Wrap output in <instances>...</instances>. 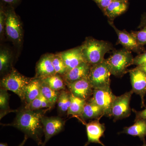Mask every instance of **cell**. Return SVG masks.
Instances as JSON below:
<instances>
[{"label": "cell", "instance_id": "cell-1", "mask_svg": "<svg viewBox=\"0 0 146 146\" xmlns=\"http://www.w3.org/2000/svg\"><path fill=\"white\" fill-rule=\"evenodd\" d=\"M43 117L42 112L25 108L18 112L14 122L10 125L20 129L28 138L35 141L38 145L42 146V137L44 134Z\"/></svg>", "mask_w": 146, "mask_h": 146}, {"label": "cell", "instance_id": "cell-2", "mask_svg": "<svg viewBox=\"0 0 146 146\" xmlns=\"http://www.w3.org/2000/svg\"><path fill=\"white\" fill-rule=\"evenodd\" d=\"M80 47L84 61L91 66L101 63L106 54L114 50L110 42L90 37L86 38Z\"/></svg>", "mask_w": 146, "mask_h": 146}, {"label": "cell", "instance_id": "cell-3", "mask_svg": "<svg viewBox=\"0 0 146 146\" xmlns=\"http://www.w3.org/2000/svg\"><path fill=\"white\" fill-rule=\"evenodd\" d=\"M133 58L131 52L125 48L113 50L112 55L106 59L111 74L122 77L128 72V67L133 65Z\"/></svg>", "mask_w": 146, "mask_h": 146}, {"label": "cell", "instance_id": "cell-4", "mask_svg": "<svg viewBox=\"0 0 146 146\" xmlns=\"http://www.w3.org/2000/svg\"><path fill=\"white\" fill-rule=\"evenodd\" d=\"M32 79L25 76L12 68L1 80V88L12 91L22 101L25 102L26 88Z\"/></svg>", "mask_w": 146, "mask_h": 146}, {"label": "cell", "instance_id": "cell-5", "mask_svg": "<svg viewBox=\"0 0 146 146\" xmlns=\"http://www.w3.org/2000/svg\"><path fill=\"white\" fill-rule=\"evenodd\" d=\"M110 69L106 59L101 63L91 66L88 79L93 89L110 87Z\"/></svg>", "mask_w": 146, "mask_h": 146}, {"label": "cell", "instance_id": "cell-6", "mask_svg": "<svg viewBox=\"0 0 146 146\" xmlns=\"http://www.w3.org/2000/svg\"><path fill=\"white\" fill-rule=\"evenodd\" d=\"M5 30L7 35L15 44L21 45L23 39V30L20 18L13 7L9 6L5 8Z\"/></svg>", "mask_w": 146, "mask_h": 146}, {"label": "cell", "instance_id": "cell-7", "mask_svg": "<svg viewBox=\"0 0 146 146\" xmlns=\"http://www.w3.org/2000/svg\"><path fill=\"white\" fill-rule=\"evenodd\" d=\"M133 93L131 90L119 96H116L112 103L110 111V117H113L114 121L130 116V102Z\"/></svg>", "mask_w": 146, "mask_h": 146}, {"label": "cell", "instance_id": "cell-8", "mask_svg": "<svg viewBox=\"0 0 146 146\" xmlns=\"http://www.w3.org/2000/svg\"><path fill=\"white\" fill-rule=\"evenodd\" d=\"M93 95V97L89 100L103 110L105 116L110 117L111 106L116 97L110 87L94 89Z\"/></svg>", "mask_w": 146, "mask_h": 146}, {"label": "cell", "instance_id": "cell-9", "mask_svg": "<svg viewBox=\"0 0 146 146\" xmlns=\"http://www.w3.org/2000/svg\"><path fill=\"white\" fill-rule=\"evenodd\" d=\"M109 25L114 29L118 36L117 44H120L123 48L131 52L140 54L146 51L143 46L138 43L134 36L131 33L128 32L125 30H119L115 26L113 22L108 21Z\"/></svg>", "mask_w": 146, "mask_h": 146}, {"label": "cell", "instance_id": "cell-10", "mask_svg": "<svg viewBox=\"0 0 146 146\" xmlns=\"http://www.w3.org/2000/svg\"><path fill=\"white\" fill-rule=\"evenodd\" d=\"M133 93L139 95L141 99V107H145V98L146 94V73L137 67L129 70Z\"/></svg>", "mask_w": 146, "mask_h": 146}, {"label": "cell", "instance_id": "cell-11", "mask_svg": "<svg viewBox=\"0 0 146 146\" xmlns=\"http://www.w3.org/2000/svg\"><path fill=\"white\" fill-rule=\"evenodd\" d=\"M42 123L45 140L42 146H45L53 136L61 132L65 126V121L58 117H44L42 118Z\"/></svg>", "mask_w": 146, "mask_h": 146}, {"label": "cell", "instance_id": "cell-12", "mask_svg": "<svg viewBox=\"0 0 146 146\" xmlns=\"http://www.w3.org/2000/svg\"><path fill=\"white\" fill-rule=\"evenodd\" d=\"M66 84L71 94L77 98L87 100L93 95L94 89L88 78L82 79Z\"/></svg>", "mask_w": 146, "mask_h": 146}, {"label": "cell", "instance_id": "cell-13", "mask_svg": "<svg viewBox=\"0 0 146 146\" xmlns=\"http://www.w3.org/2000/svg\"><path fill=\"white\" fill-rule=\"evenodd\" d=\"M86 129L88 141L84 146H88L91 143L106 146L100 141V138L104 135L106 130L104 124L101 123L98 120L96 119L86 124Z\"/></svg>", "mask_w": 146, "mask_h": 146}, {"label": "cell", "instance_id": "cell-14", "mask_svg": "<svg viewBox=\"0 0 146 146\" xmlns=\"http://www.w3.org/2000/svg\"><path fill=\"white\" fill-rule=\"evenodd\" d=\"M58 54L63 59L67 69V72L85 62L82 56L80 46L63 52Z\"/></svg>", "mask_w": 146, "mask_h": 146}, {"label": "cell", "instance_id": "cell-15", "mask_svg": "<svg viewBox=\"0 0 146 146\" xmlns=\"http://www.w3.org/2000/svg\"><path fill=\"white\" fill-rule=\"evenodd\" d=\"M52 54H47L42 56L36 66V78L44 79L56 74L52 62Z\"/></svg>", "mask_w": 146, "mask_h": 146}, {"label": "cell", "instance_id": "cell-16", "mask_svg": "<svg viewBox=\"0 0 146 146\" xmlns=\"http://www.w3.org/2000/svg\"><path fill=\"white\" fill-rule=\"evenodd\" d=\"M91 67V65L84 62L68 71L63 76L65 84L72 83L82 79L88 78Z\"/></svg>", "mask_w": 146, "mask_h": 146}, {"label": "cell", "instance_id": "cell-17", "mask_svg": "<svg viewBox=\"0 0 146 146\" xmlns=\"http://www.w3.org/2000/svg\"><path fill=\"white\" fill-rule=\"evenodd\" d=\"M128 7L127 2L113 0L103 12L108 18V21L113 22L117 17L125 13Z\"/></svg>", "mask_w": 146, "mask_h": 146}, {"label": "cell", "instance_id": "cell-18", "mask_svg": "<svg viewBox=\"0 0 146 146\" xmlns=\"http://www.w3.org/2000/svg\"><path fill=\"white\" fill-rule=\"evenodd\" d=\"M133 125L124 128L121 133L136 137L138 136L141 141L145 143L146 136V119H141L134 121Z\"/></svg>", "mask_w": 146, "mask_h": 146}, {"label": "cell", "instance_id": "cell-19", "mask_svg": "<svg viewBox=\"0 0 146 146\" xmlns=\"http://www.w3.org/2000/svg\"><path fill=\"white\" fill-rule=\"evenodd\" d=\"M103 116H105L103 110L89 99L86 102L80 117L84 120L91 119L99 120Z\"/></svg>", "mask_w": 146, "mask_h": 146}, {"label": "cell", "instance_id": "cell-20", "mask_svg": "<svg viewBox=\"0 0 146 146\" xmlns=\"http://www.w3.org/2000/svg\"><path fill=\"white\" fill-rule=\"evenodd\" d=\"M41 79L35 78H33L27 86L25 92V100L26 104L31 102L41 94Z\"/></svg>", "mask_w": 146, "mask_h": 146}, {"label": "cell", "instance_id": "cell-21", "mask_svg": "<svg viewBox=\"0 0 146 146\" xmlns=\"http://www.w3.org/2000/svg\"><path fill=\"white\" fill-rule=\"evenodd\" d=\"M71 104L67 112V115L74 116H80L82 114L86 100L77 98L71 94Z\"/></svg>", "mask_w": 146, "mask_h": 146}, {"label": "cell", "instance_id": "cell-22", "mask_svg": "<svg viewBox=\"0 0 146 146\" xmlns=\"http://www.w3.org/2000/svg\"><path fill=\"white\" fill-rule=\"evenodd\" d=\"M41 94L53 106L57 102L60 93L58 91H55L50 88L41 79L40 86Z\"/></svg>", "mask_w": 146, "mask_h": 146}, {"label": "cell", "instance_id": "cell-23", "mask_svg": "<svg viewBox=\"0 0 146 146\" xmlns=\"http://www.w3.org/2000/svg\"><path fill=\"white\" fill-rule=\"evenodd\" d=\"M70 92L62 90L60 92L57 100L58 109L61 114L68 112L71 104Z\"/></svg>", "mask_w": 146, "mask_h": 146}, {"label": "cell", "instance_id": "cell-24", "mask_svg": "<svg viewBox=\"0 0 146 146\" xmlns=\"http://www.w3.org/2000/svg\"><path fill=\"white\" fill-rule=\"evenodd\" d=\"M42 80L51 89L55 91L65 90V84H66L65 81L58 74L50 76Z\"/></svg>", "mask_w": 146, "mask_h": 146}, {"label": "cell", "instance_id": "cell-25", "mask_svg": "<svg viewBox=\"0 0 146 146\" xmlns=\"http://www.w3.org/2000/svg\"><path fill=\"white\" fill-rule=\"evenodd\" d=\"M11 56L6 49H1L0 51V72L1 74L9 70L11 65Z\"/></svg>", "mask_w": 146, "mask_h": 146}, {"label": "cell", "instance_id": "cell-26", "mask_svg": "<svg viewBox=\"0 0 146 146\" xmlns=\"http://www.w3.org/2000/svg\"><path fill=\"white\" fill-rule=\"evenodd\" d=\"M9 95L7 90L2 88L0 90V110L1 119L7 114L12 111L10 110L9 105Z\"/></svg>", "mask_w": 146, "mask_h": 146}, {"label": "cell", "instance_id": "cell-27", "mask_svg": "<svg viewBox=\"0 0 146 146\" xmlns=\"http://www.w3.org/2000/svg\"><path fill=\"white\" fill-rule=\"evenodd\" d=\"M52 62L56 74L64 76L67 72V69L63 59L59 54H52Z\"/></svg>", "mask_w": 146, "mask_h": 146}, {"label": "cell", "instance_id": "cell-28", "mask_svg": "<svg viewBox=\"0 0 146 146\" xmlns=\"http://www.w3.org/2000/svg\"><path fill=\"white\" fill-rule=\"evenodd\" d=\"M131 33L134 36L140 44H146V26L139 31H131Z\"/></svg>", "mask_w": 146, "mask_h": 146}, {"label": "cell", "instance_id": "cell-29", "mask_svg": "<svg viewBox=\"0 0 146 146\" xmlns=\"http://www.w3.org/2000/svg\"><path fill=\"white\" fill-rule=\"evenodd\" d=\"M42 94L33 100L31 102L26 105L25 108L31 110H36L42 109Z\"/></svg>", "mask_w": 146, "mask_h": 146}, {"label": "cell", "instance_id": "cell-30", "mask_svg": "<svg viewBox=\"0 0 146 146\" xmlns=\"http://www.w3.org/2000/svg\"><path fill=\"white\" fill-rule=\"evenodd\" d=\"M6 13L5 8H4L2 4L1 3L0 7V35L2 36L5 28Z\"/></svg>", "mask_w": 146, "mask_h": 146}, {"label": "cell", "instance_id": "cell-31", "mask_svg": "<svg viewBox=\"0 0 146 146\" xmlns=\"http://www.w3.org/2000/svg\"><path fill=\"white\" fill-rule=\"evenodd\" d=\"M146 63V51L133 58V65L138 66Z\"/></svg>", "mask_w": 146, "mask_h": 146}, {"label": "cell", "instance_id": "cell-32", "mask_svg": "<svg viewBox=\"0 0 146 146\" xmlns=\"http://www.w3.org/2000/svg\"><path fill=\"white\" fill-rule=\"evenodd\" d=\"M102 11H103L110 4L113 0H93Z\"/></svg>", "mask_w": 146, "mask_h": 146}, {"label": "cell", "instance_id": "cell-33", "mask_svg": "<svg viewBox=\"0 0 146 146\" xmlns=\"http://www.w3.org/2000/svg\"><path fill=\"white\" fill-rule=\"evenodd\" d=\"M132 111L136 115L135 121L141 119H146V108L142 111H138L134 109H132Z\"/></svg>", "mask_w": 146, "mask_h": 146}, {"label": "cell", "instance_id": "cell-34", "mask_svg": "<svg viewBox=\"0 0 146 146\" xmlns=\"http://www.w3.org/2000/svg\"><path fill=\"white\" fill-rule=\"evenodd\" d=\"M42 96V108H50L52 107L53 106L44 97Z\"/></svg>", "mask_w": 146, "mask_h": 146}, {"label": "cell", "instance_id": "cell-35", "mask_svg": "<svg viewBox=\"0 0 146 146\" xmlns=\"http://www.w3.org/2000/svg\"><path fill=\"white\" fill-rule=\"evenodd\" d=\"M4 2L9 4L11 6L13 7V6L16 5L21 1V0H1Z\"/></svg>", "mask_w": 146, "mask_h": 146}, {"label": "cell", "instance_id": "cell-36", "mask_svg": "<svg viewBox=\"0 0 146 146\" xmlns=\"http://www.w3.org/2000/svg\"><path fill=\"white\" fill-rule=\"evenodd\" d=\"M145 26H146V13H144L142 15L141 23L139 25L138 28L140 29H142Z\"/></svg>", "mask_w": 146, "mask_h": 146}, {"label": "cell", "instance_id": "cell-37", "mask_svg": "<svg viewBox=\"0 0 146 146\" xmlns=\"http://www.w3.org/2000/svg\"><path fill=\"white\" fill-rule=\"evenodd\" d=\"M28 137L27 136H26V135H25V138H24V139L23 141V142H22V143L20 145H19L18 146H24L25 145V144L26 142L27 141V140L28 139ZM0 146H7V144L6 143H1L0 144Z\"/></svg>", "mask_w": 146, "mask_h": 146}, {"label": "cell", "instance_id": "cell-38", "mask_svg": "<svg viewBox=\"0 0 146 146\" xmlns=\"http://www.w3.org/2000/svg\"><path fill=\"white\" fill-rule=\"evenodd\" d=\"M136 67L138 68V69H140L141 70L143 71L144 72L146 73V63L138 65V66H137Z\"/></svg>", "mask_w": 146, "mask_h": 146}, {"label": "cell", "instance_id": "cell-39", "mask_svg": "<svg viewBox=\"0 0 146 146\" xmlns=\"http://www.w3.org/2000/svg\"><path fill=\"white\" fill-rule=\"evenodd\" d=\"M118 1H122L127 2H128L129 0H118Z\"/></svg>", "mask_w": 146, "mask_h": 146}, {"label": "cell", "instance_id": "cell-40", "mask_svg": "<svg viewBox=\"0 0 146 146\" xmlns=\"http://www.w3.org/2000/svg\"><path fill=\"white\" fill-rule=\"evenodd\" d=\"M141 146H146V143H144L143 145Z\"/></svg>", "mask_w": 146, "mask_h": 146}]
</instances>
